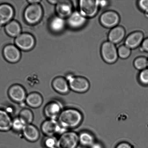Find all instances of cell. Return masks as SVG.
Listing matches in <instances>:
<instances>
[{"label":"cell","mask_w":148,"mask_h":148,"mask_svg":"<svg viewBox=\"0 0 148 148\" xmlns=\"http://www.w3.org/2000/svg\"><path fill=\"white\" fill-rule=\"evenodd\" d=\"M56 11L59 16L68 18L72 13V3L70 1H59L56 5Z\"/></svg>","instance_id":"cell-17"},{"label":"cell","mask_w":148,"mask_h":148,"mask_svg":"<svg viewBox=\"0 0 148 148\" xmlns=\"http://www.w3.org/2000/svg\"><path fill=\"white\" fill-rule=\"evenodd\" d=\"M43 11L40 4H30L25 10L24 18L26 22L31 25L38 23L43 17Z\"/></svg>","instance_id":"cell-4"},{"label":"cell","mask_w":148,"mask_h":148,"mask_svg":"<svg viewBox=\"0 0 148 148\" xmlns=\"http://www.w3.org/2000/svg\"><path fill=\"white\" fill-rule=\"evenodd\" d=\"M148 60V59H147Z\"/></svg>","instance_id":"cell-38"},{"label":"cell","mask_w":148,"mask_h":148,"mask_svg":"<svg viewBox=\"0 0 148 148\" xmlns=\"http://www.w3.org/2000/svg\"><path fill=\"white\" fill-rule=\"evenodd\" d=\"M14 42L19 49L25 51L32 50L35 45L34 38L28 33H21L16 38Z\"/></svg>","instance_id":"cell-9"},{"label":"cell","mask_w":148,"mask_h":148,"mask_svg":"<svg viewBox=\"0 0 148 148\" xmlns=\"http://www.w3.org/2000/svg\"><path fill=\"white\" fill-rule=\"evenodd\" d=\"M5 30L6 33L10 37H17L21 34V26L15 20L11 21L6 25Z\"/></svg>","instance_id":"cell-23"},{"label":"cell","mask_w":148,"mask_h":148,"mask_svg":"<svg viewBox=\"0 0 148 148\" xmlns=\"http://www.w3.org/2000/svg\"><path fill=\"white\" fill-rule=\"evenodd\" d=\"M118 53L119 57L123 59L127 58L131 54V49L125 45H123L118 48Z\"/></svg>","instance_id":"cell-29"},{"label":"cell","mask_w":148,"mask_h":148,"mask_svg":"<svg viewBox=\"0 0 148 148\" xmlns=\"http://www.w3.org/2000/svg\"><path fill=\"white\" fill-rule=\"evenodd\" d=\"M25 102L31 108H37L43 104V98L41 94L39 92H32L27 95Z\"/></svg>","instance_id":"cell-21"},{"label":"cell","mask_w":148,"mask_h":148,"mask_svg":"<svg viewBox=\"0 0 148 148\" xmlns=\"http://www.w3.org/2000/svg\"><path fill=\"white\" fill-rule=\"evenodd\" d=\"M141 49L143 51L148 53V38L143 40L142 43Z\"/></svg>","instance_id":"cell-32"},{"label":"cell","mask_w":148,"mask_h":148,"mask_svg":"<svg viewBox=\"0 0 148 148\" xmlns=\"http://www.w3.org/2000/svg\"><path fill=\"white\" fill-rule=\"evenodd\" d=\"M116 148H133L129 143L127 142H122L117 145Z\"/></svg>","instance_id":"cell-33"},{"label":"cell","mask_w":148,"mask_h":148,"mask_svg":"<svg viewBox=\"0 0 148 148\" xmlns=\"http://www.w3.org/2000/svg\"><path fill=\"white\" fill-rule=\"evenodd\" d=\"M53 148H57V147H56Z\"/></svg>","instance_id":"cell-39"},{"label":"cell","mask_w":148,"mask_h":148,"mask_svg":"<svg viewBox=\"0 0 148 148\" xmlns=\"http://www.w3.org/2000/svg\"><path fill=\"white\" fill-rule=\"evenodd\" d=\"M66 130L61 127L57 120L49 119L43 122L41 125L42 133L46 136H55L56 134H61Z\"/></svg>","instance_id":"cell-7"},{"label":"cell","mask_w":148,"mask_h":148,"mask_svg":"<svg viewBox=\"0 0 148 148\" xmlns=\"http://www.w3.org/2000/svg\"><path fill=\"white\" fill-rule=\"evenodd\" d=\"M79 144L84 147H89L95 143V137L92 133L87 131L79 134Z\"/></svg>","instance_id":"cell-24"},{"label":"cell","mask_w":148,"mask_h":148,"mask_svg":"<svg viewBox=\"0 0 148 148\" xmlns=\"http://www.w3.org/2000/svg\"><path fill=\"white\" fill-rule=\"evenodd\" d=\"M19 117L22 119L26 124H32L34 119V115L32 112L28 108L23 109L20 112Z\"/></svg>","instance_id":"cell-25"},{"label":"cell","mask_w":148,"mask_h":148,"mask_svg":"<svg viewBox=\"0 0 148 148\" xmlns=\"http://www.w3.org/2000/svg\"><path fill=\"white\" fill-rule=\"evenodd\" d=\"M9 98L14 102L21 104L25 101L27 94L24 87L19 84L12 85L7 92Z\"/></svg>","instance_id":"cell-8"},{"label":"cell","mask_w":148,"mask_h":148,"mask_svg":"<svg viewBox=\"0 0 148 148\" xmlns=\"http://www.w3.org/2000/svg\"><path fill=\"white\" fill-rule=\"evenodd\" d=\"M14 10L12 6L8 4H0V26L8 24L14 17Z\"/></svg>","instance_id":"cell-14"},{"label":"cell","mask_w":148,"mask_h":148,"mask_svg":"<svg viewBox=\"0 0 148 148\" xmlns=\"http://www.w3.org/2000/svg\"><path fill=\"white\" fill-rule=\"evenodd\" d=\"M59 1H48L51 4H57L59 2Z\"/></svg>","instance_id":"cell-37"},{"label":"cell","mask_w":148,"mask_h":148,"mask_svg":"<svg viewBox=\"0 0 148 148\" xmlns=\"http://www.w3.org/2000/svg\"><path fill=\"white\" fill-rule=\"evenodd\" d=\"M3 54L7 61L11 63H15L21 58V54L19 49L17 46L8 45L4 47Z\"/></svg>","instance_id":"cell-13"},{"label":"cell","mask_w":148,"mask_h":148,"mask_svg":"<svg viewBox=\"0 0 148 148\" xmlns=\"http://www.w3.org/2000/svg\"><path fill=\"white\" fill-rule=\"evenodd\" d=\"M22 132L25 138L31 143H34L40 138V133L38 129L32 124L27 125Z\"/></svg>","instance_id":"cell-18"},{"label":"cell","mask_w":148,"mask_h":148,"mask_svg":"<svg viewBox=\"0 0 148 148\" xmlns=\"http://www.w3.org/2000/svg\"><path fill=\"white\" fill-rule=\"evenodd\" d=\"M52 85L56 92L62 95L69 93L70 90L67 80L62 77L55 78L52 82Z\"/></svg>","instance_id":"cell-15"},{"label":"cell","mask_w":148,"mask_h":148,"mask_svg":"<svg viewBox=\"0 0 148 148\" xmlns=\"http://www.w3.org/2000/svg\"><path fill=\"white\" fill-rule=\"evenodd\" d=\"M89 148H104L103 146L101 143L98 142H95Z\"/></svg>","instance_id":"cell-34"},{"label":"cell","mask_w":148,"mask_h":148,"mask_svg":"<svg viewBox=\"0 0 148 148\" xmlns=\"http://www.w3.org/2000/svg\"><path fill=\"white\" fill-rule=\"evenodd\" d=\"M125 34V30L124 27L117 26L112 28L109 33V40L114 44H118L124 39Z\"/></svg>","instance_id":"cell-19"},{"label":"cell","mask_w":148,"mask_h":148,"mask_svg":"<svg viewBox=\"0 0 148 148\" xmlns=\"http://www.w3.org/2000/svg\"><path fill=\"white\" fill-rule=\"evenodd\" d=\"M28 2L30 4H39L41 1L39 0H30V1H28Z\"/></svg>","instance_id":"cell-36"},{"label":"cell","mask_w":148,"mask_h":148,"mask_svg":"<svg viewBox=\"0 0 148 148\" xmlns=\"http://www.w3.org/2000/svg\"><path fill=\"white\" fill-rule=\"evenodd\" d=\"M138 78L140 83L143 85H148V69L141 71Z\"/></svg>","instance_id":"cell-30"},{"label":"cell","mask_w":148,"mask_h":148,"mask_svg":"<svg viewBox=\"0 0 148 148\" xmlns=\"http://www.w3.org/2000/svg\"><path fill=\"white\" fill-rule=\"evenodd\" d=\"M101 24L107 28H114L116 27L120 21L119 14L116 12L108 11L105 12L100 17Z\"/></svg>","instance_id":"cell-11"},{"label":"cell","mask_w":148,"mask_h":148,"mask_svg":"<svg viewBox=\"0 0 148 148\" xmlns=\"http://www.w3.org/2000/svg\"><path fill=\"white\" fill-rule=\"evenodd\" d=\"M87 22V18L83 16L79 12H72L68 17L66 24L71 29H78L85 26Z\"/></svg>","instance_id":"cell-12"},{"label":"cell","mask_w":148,"mask_h":148,"mask_svg":"<svg viewBox=\"0 0 148 148\" xmlns=\"http://www.w3.org/2000/svg\"><path fill=\"white\" fill-rule=\"evenodd\" d=\"M138 4L140 9L148 15V0H140Z\"/></svg>","instance_id":"cell-31"},{"label":"cell","mask_w":148,"mask_h":148,"mask_svg":"<svg viewBox=\"0 0 148 148\" xmlns=\"http://www.w3.org/2000/svg\"><path fill=\"white\" fill-rule=\"evenodd\" d=\"M27 125L19 117H16L13 119L12 130L18 132H22Z\"/></svg>","instance_id":"cell-26"},{"label":"cell","mask_w":148,"mask_h":148,"mask_svg":"<svg viewBox=\"0 0 148 148\" xmlns=\"http://www.w3.org/2000/svg\"><path fill=\"white\" fill-rule=\"evenodd\" d=\"M80 12L85 18H92L98 12L99 5L98 1L81 0L79 1Z\"/></svg>","instance_id":"cell-6"},{"label":"cell","mask_w":148,"mask_h":148,"mask_svg":"<svg viewBox=\"0 0 148 148\" xmlns=\"http://www.w3.org/2000/svg\"><path fill=\"white\" fill-rule=\"evenodd\" d=\"M66 25V21L64 18L56 16L53 17L50 20L49 27L52 32L58 33L63 31Z\"/></svg>","instance_id":"cell-22"},{"label":"cell","mask_w":148,"mask_h":148,"mask_svg":"<svg viewBox=\"0 0 148 148\" xmlns=\"http://www.w3.org/2000/svg\"><path fill=\"white\" fill-rule=\"evenodd\" d=\"M101 53L103 59L107 63H114L118 59V50L115 44L109 41L104 42L103 43Z\"/></svg>","instance_id":"cell-5"},{"label":"cell","mask_w":148,"mask_h":148,"mask_svg":"<svg viewBox=\"0 0 148 148\" xmlns=\"http://www.w3.org/2000/svg\"><path fill=\"white\" fill-rule=\"evenodd\" d=\"M58 139L56 136H46L43 140V145L46 148L56 147Z\"/></svg>","instance_id":"cell-28"},{"label":"cell","mask_w":148,"mask_h":148,"mask_svg":"<svg viewBox=\"0 0 148 148\" xmlns=\"http://www.w3.org/2000/svg\"><path fill=\"white\" fill-rule=\"evenodd\" d=\"M12 120L10 114L0 109V132H8L12 130Z\"/></svg>","instance_id":"cell-20"},{"label":"cell","mask_w":148,"mask_h":148,"mask_svg":"<svg viewBox=\"0 0 148 148\" xmlns=\"http://www.w3.org/2000/svg\"><path fill=\"white\" fill-rule=\"evenodd\" d=\"M63 109V105L60 101H52L45 106L43 113L49 119L57 120Z\"/></svg>","instance_id":"cell-10"},{"label":"cell","mask_w":148,"mask_h":148,"mask_svg":"<svg viewBox=\"0 0 148 148\" xmlns=\"http://www.w3.org/2000/svg\"><path fill=\"white\" fill-rule=\"evenodd\" d=\"M108 1H98V3L100 7H104L106 6L108 4Z\"/></svg>","instance_id":"cell-35"},{"label":"cell","mask_w":148,"mask_h":148,"mask_svg":"<svg viewBox=\"0 0 148 148\" xmlns=\"http://www.w3.org/2000/svg\"><path fill=\"white\" fill-rule=\"evenodd\" d=\"M135 67L139 70H143L148 66V60L146 57L140 56L137 58L134 62Z\"/></svg>","instance_id":"cell-27"},{"label":"cell","mask_w":148,"mask_h":148,"mask_svg":"<svg viewBox=\"0 0 148 148\" xmlns=\"http://www.w3.org/2000/svg\"><path fill=\"white\" fill-rule=\"evenodd\" d=\"M66 79L69 83L70 90L78 93H83L89 90L90 86L89 81L87 78L72 75H67Z\"/></svg>","instance_id":"cell-2"},{"label":"cell","mask_w":148,"mask_h":148,"mask_svg":"<svg viewBox=\"0 0 148 148\" xmlns=\"http://www.w3.org/2000/svg\"><path fill=\"white\" fill-rule=\"evenodd\" d=\"M144 34L141 32H134L128 36L125 40V45L130 49L137 48L142 44Z\"/></svg>","instance_id":"cell-16"},{"label":"cell","mask_w":148,"mask_h":148,"mask_svg":"<svg viewBox=\"0 0 148 148\" xmlns=\"http://www.w3.org/2000/svg\"><path fill=\"white\" fill-rule=\"evenodd\" d=\"M79 144V134L72 131H66L58 139L57 148H76Z\"/></svg>","instance_id":"cell-3"},{"label":"cell","mask_w":148,"mask_h":148,"mask_svg":"<svg viewBox=\"0 0 148 148\" xmlns=\"http://www.w3.org/2000/svg\"><path fill=\"white\" fill-rule=\"evenodd\" d=\"M83 120L82 113L79 110L72 108L62 110L57 119L61 127L65 130H71L79 127Z\"/></svg>","instance_id":"cell-1"}]
</instances>
